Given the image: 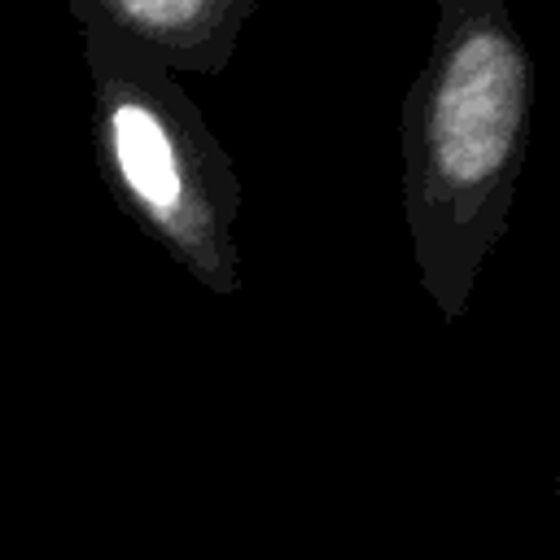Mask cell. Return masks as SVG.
Listing matches in <instances>:
<instances>
[{
  "mask_svg": "<svg viewBox=\"0 0 560 560\" xmlns=\"http://www.w3.org/2000/svg\"><path fill=\"white\" fill-rule=\"evenodd\" d=\"M534 122V57L503 0H442L402 114V214L424 298L446 324L508 232Z\"/></svg>",
  "mask_w": 560,
  "mask_h": 560,
  "instance_id": "cell-1",
  "label": "cell"
},
{
  "mask_svg": "<svg viewBox=\"0 0 560 560\" xmlns=\"http://www.w3.org/2000/svg\"><path fill=\"white\" fill-rule=\"evenodd\" d=\"M92 158L109 201L206 293H241V175L197 101L122 48L83 35Z\"/></svg>",
  "mask_w": 560,
  "mask_h": 560,
  "instance_id": "cell-2",
  "label": "cell"
},
{
  "mask_svg": "<svg viewBox=\"0 0 560 560\" xmlns=\"http://www.w3.org/2000/svg\"><path fill=\"white\" fill-rule=\"evenodd\" d=\"M258 0H70L83 35L175 74H223Z\"/></svg>",
  "mask_w": 560,
  "mask_h": 560,
  "instance_id": "cell-3",
  "label": "cell"
}]
</instances>
